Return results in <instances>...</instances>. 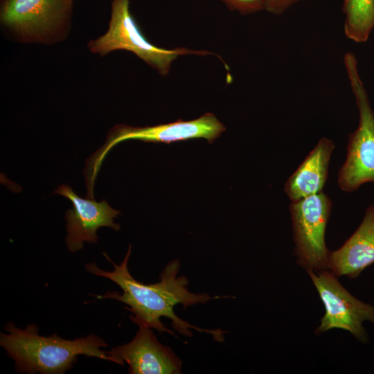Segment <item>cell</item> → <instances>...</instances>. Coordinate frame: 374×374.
<instances>
[{
  "mask_svg": "<svg viewBox=\"0 0 374 374\" xmlns=\"http://www.w3.org/2000/svg\"><path fill=\"white\" fill-rule=\"evenodd\" d=\"M131 253V245L120 265L114 263L103 253L105 257L112 263L114 269L107 271L99 268L94 262L85 265L89 273L109 279L118 285L122 293L109 292L103 295L95 296L98 299H115L125 303L132 315L130 319L136 324L142 323L157 330L160 333L166 332L173 336L175 335L161 323V317H167L172 321V327L186 337L193 335L190 329L211 335L215 340L222 341L224 331L219 329H202L194 326L178 317L174 308L182 305L184 309L199 303H206L213 299L206 293L195 294L188 291V279L185 276H178L180 263L178 260L169 262L160 274V281L154 284H144L134 278L129 271L127 262Z\"/></svg>",
  "mask_w": 374,
  "mask_h": 374,
  "instance_id": "1",
  "label": "cell"
},
{
  "mask_svg": "<svg viewBox=\"0 0 374 374\" xmlns=\"http://www.w3.org/2000/svg\"><path fill=\"white\" fill-rule=\"evenodd\" d=\"M344 33L355 42H366L374 29V0H344Z\"/></svg>",
  "mask_w": 374,
  "mask_h": 374,
  "instance_id": "13",
  "label": "cell"
},
{
  "mask_svg": "<svg viewBox=\"0 0 374 374\" xmlns=\"http://www.w3.org/2000/svg\"><path fill=\"white\" fill-rule=\"evenodd\" d=\"M332 206L331 199L323 191L290 205L294 252L297 264L307 272L328 269L330 250L325 233Z\"/></svg>",
  "mask_w": 374,
  "mask_h": 374,
  "instance_id": "7",
  "label": "cell"
},
{
  "mask_svg": "<svg viewBox=\"0 0 374 374\" xmlns=\"http://www.w3.org/2000/svg\"><path fill=\"white\" fill-rule=\"evenodd\" d=\"M111 17L105 34L89 42V51L105 56L112 51L125 50L135 54L163 75H167L172 63L179 56L195 54L205 55L206 51L186 48L166 49L152 44L145 39L130 11L129 0H112Z\"/></svg>",
  "mask_w": 374,
  "mask_h": 374,
  "instance_id": "6",
  "label": "cell"
},
{
  "mask_svg": "<svg viewBox=\"0 0 374 374\" xmlns=\"http://www.w3.org/2000/svg\"><path fill=\"white\" fill-rule=\"evenodd\" d=\"M299 0H262L264 10L271 14L280 15Z\"/></svg>",
  "mask_w": 374,
  "mask_h": 374,
  "instance_id": "15",
  "label": "cell"
},
{
  "mask_svg": "<svg viewBox=\"0 0 374 374\" xmlns=\"http://www.w3.org/2000/svg\"><path fill=\"white\" fill-rule=\"evenodd\" d=\"M226 127L212 113H206L199 118L154 126L133 127L118 124L112 127L103 146L91 155L85 161L83 171L87 193L93 195V188L103 161L116 144L124 141L134 139L144 142L171 143L193 139H205L210 143L224 132Z\"/></svg>",
  "mask_w": 374,
  "mask_h": 374,
  "instance_id": "4",
  "label": "cell"
},
{
  "mask_svg": "<svg viewBox=\"0 0 374 374\" xmlns=\"http://www.w3.org/2000/svg\"><path fill=\"white\" fill-rule=\"evenodd\" d=\"M136 325L139 330L130 342L108 351L112 362L127 364L131 374L181 373L182 362L175 353L157 339L150 327Z\"/></svg>",
  "mask_w": 374,
  "mask_h": 374,
  "instance_id": "10",
  "label": "cell"
},
{
  "mask_svg": "<svg viewBox=\"0 0 374 374\" xmlns=\"http://www.w3.org/2000/svg\"><path fill=\"white\" fill-rule=\"evenodd\" d=\"M4 329L8 333H1L0 345L15 361L19 373L63 374L73 367L79 355L112 362L108 351L100 350L107 344L93 334L69 340L56 334L39 335L33 324L23 330L8 322Z\"/></svg>",
  "mask_w": 374,
  "mask_h": 374,
  "instance_id": "2",
  "label": "cell"
},
{
  "mask_svg": "<svg viewBox=\"0 0 374 374\" xmlns=\"http://www.w3.org/2000/svg\"><path fill=\"white\" fill-rule=\"evenodd\" d=\"M227 7L243 15L253 14L264 10L262 0H222Z\"/></svg>",
  "mask_w": 374,
  "mask_h": 374,
  "instance_id": "14",
  "label": "cell"
},
{
  "mask_svg": "<svg viewBox=\"0 0 374 374\" xmlns=\"http://www.w3.org/2000/svg\"><path fill=\"white\" fill-rule=\"evenodd\" d=\"M344 62L359 112V124L348 136L346 158L339 170L337 184L343 191L352 193L364 184H374V112L355 55L345 53Z\"/></svg>",
  "mask_w": 374,
  "mask_h": 374,
  "instance_id": "5",
  "label": "cell"
},
{
  "mask_svg": "<svg viewBox=\"0 0 374 374\" xmlns=\"http://www.w3.org/2000/svg\"><path fill=\"white\" fill-rule=\"evenodd\" d=\"M308 274L325 307V314L316 333L342 329L366 344L368 336L363 323H374V306L352 295L329 269L310 271Z\"/></svg>",
  "mask_w": 374,
  "mask_h": 374,
  "instance_id": "8",
  "label": "cell"
},
{
  "mask_svg": "<svg viewBox=\"0 0 374 374\" xmlns=\"http://www.w3.org/2000/svg\"><path fill=\"white\" fill-rule=\"evenodd\" d=\"M73 1L1 0V26L20 43H59L70 32Z\"/></svg>",
  "mask_w": 374,
  "mask_h": 374,
  "instance_id": "3",
  "label": "cell"
},
{
  "mask_svg": "<svg viewBox=\"0 0 374 374\" xmlns=\"http://www.w3.org/2000/svg\"><path fill=\"white\" fill-rule=\"evenodd\" d=\"M53 193L66 197L72 203V208L64 215L67 231L65 241L70 251L82 249L84 242L96 243V233L100 227L120 229V225L114 223L120 211L112 208L105 199L96 202L94 199L80 197L67 184L57 186Z\"/></svg>",
  "mask_w": 374,
  "mask_h": 374,
  "instance_id": "9",
  "label": "cell"
},
{
  "mask_svg": "<svg viewBox=\"0 0 374 374\" xmlns=\"http://www.w3.org/2000/svg\"><path fill=\"white\" fill-rule=\"evenodd\" d=\"M334 148L332 140L326 137L320 139L287 179L285 192L292 202L322 192L328 179L329 162Z\"/></svg>",
  "mask_w": 374,
  "mask_h": 374,
  "instance_id": "12",
  "label": "cell"
},
{
  "mask_svg": "<svg viewBox=\"0 0 374 374\" xmlns=\"http://www.w3.org/2000/svg\"><path fill=\"white\" fill-rule=\"evenodd\" d=\"M374 264V205L368 206L362 222L338 249L330 251L328 268L337 277L357 278Z\"/></svg>",
  "mask_w": 374,
  "mask_h": 374,
  "instance_id": "11",
  "label": "cell"
}]
</instances>
